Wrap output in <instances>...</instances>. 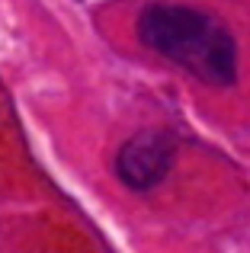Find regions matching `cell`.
<instances>
[{"instance_id": "obj_2", "label": "cell", "mask_w": 250, "mask_h": 253, "mask_svg": "<svg viewBox=\"0 0 250 253\" xmlns=\"http://www.w3.org/2000/svg\"><path fill=\"white\" fill-rule=\"evenodd\" d=\"M173 167V141L164 131H138L122 144L116 157V173L131 189H151Z\"/></svg>"}, {"instance_id": "obj_1", "label": "cell", "mask_w": 250, "mask_h": 253, "mask_svg": "<svg viewBox=\"0 0 250 253\" xmlns=\"http://www.w3.org/2000/svg\"><path fill=\"white\" fill-rule=\"evenodd\" d=\"M138 36L151 51L202 84L225 86L238 77V48L221 19L186 3H151L138 16Z\"/></svg>"}]
</instances>
